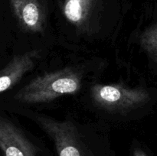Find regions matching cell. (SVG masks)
I'll use <instances>...</instances> for the list:
<instances>
[{"mask_svg": "<svg viewBox=\"0 0 157 156\" xmlns=\"http://www.w3.org/2000/svg\"><path fill=\"white\" fill-rule=\"evenodd\" d=\"M81 75L71 68L37 76L15 94V99L25 103L50 102L66 94H74L81 87Z\"/></svg>", "mask_w": 157, "mask_h": 156, "instance_id": "obj_1", "label": "cell"}, {"mask_svg": "<svg viewBox=\"0 0 157 156\" xmlns=\"http://www.w3.org/2000/svg\"><path fill=\"white\" fill-rule=\"evenodd\" d=\"M92 98L99 106L110 111L124 112L143 103L147 98L145 91L123 85L96 84L91 89Z\"/></svg>", "mask_w": 157, "mask_h": 156, "instance_id": "obj_2", "label": "cell"}, {"mask_svg": "<svg viewBox=\"0 0 157 156\" xmlns=\"http://www.w3.org/2000/svg\"><path fill=\"white\" fill-rule=\"evenodd\" d=\"M38 122L54 141L58 156H89L72 122L43 116H38Z\"/></svg>", "mask_w": 157, "mask_h": 156, "instance_id": "obj_3", "label": "cell"}, {"mask_svg": "<svg viewBox=\"0 0 157 156\" xmlns=\"http://www.w3.org/2000/svg\"><path fill=\"white\" fill-rule=\"evenodd\" d=\"M0 149L4 156H37L36 148L22 132L0 116Z\"/></svg>", "mask_w": 157, "mask_h": 156, "instance_id": "obj_4", "label": "cell"}, {"mask_svg": "<svg viewBox=\"0 0 157 156\" xmlns=\"http://www.w3.org/2000/svg\"><path fill=\"white\" fill-rule=\"evenodd\" d=\"M13 13L24 30L38 33L44 30L45 11L41 0H9Z\"/></svg>", "mask_w": 157, "mask_h": 156, "instance_id": "obj_5", "label": "cell"}, {"mask_svg": "<svg viewBox=\"0 0 157 156\" xmlns=\"http://www.w3.org/2000/svg\"><path fill=\"white\" fill-rule=\"evenodd\" d=\"M39 57L40 52L38 50L14 57L4 68L0 70V93L12 88L25 73L32 70Z\"/></svg>", "mask_w": 157, "mask_h": 156, "instance_id": "obj_6", "label": "cell"}, {"mask_svg": "<svg viewBox=\"0 0 157 156\" xmlns=\"http://www.w3.org/2000/svg\"><path fill=\"white\" fill-rule=\"evenodd\" d=\"M97 0H64L62 12L67 21L78 28H84L93 14Z\"/></svg>", "mask_w": 157, "mask_h": 156, "instance_id": "obj_7", "label": "cell"}, {"mask_svg": "<svg viewBox=\"0 0 157 156\" xmlns=\"http://www.w3.org/2000/svg\"><path fill=\"white\" fill-rule=\"evenodd\" d=\"M144 43L147 46H151L152 47H154L155 46L157 47V32L156 35H147L144 39ZM150 47V48H152Z\"/></svg>", "mask_w": 157, "mask_h": 156, "instance_id": "obj_8", "label": "cell"}, {"mask_svg": "<svg viewBox=\"0 0 157 156\" xmlns=\"http://www.w3.org/2000/svg\"><path fill=\"white\" fill-rule=\"evenodd\" d=\"M133 156H147V154L140 148H136L133 151Z\"/></svg>", "mask_w": 157, "mask_h": 156, "instance_id": "obj_9", "label": "cell"}]
</instances>
